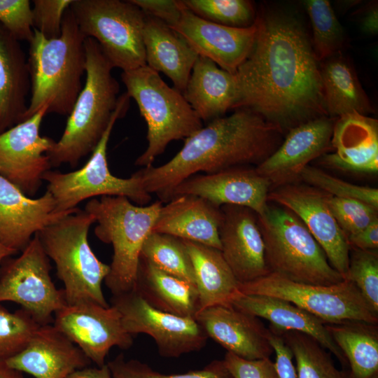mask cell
<instances>
[{"label":"cell","instance_id":"1","mask_svg":"<svg viewBox=\"0 0 378 378\" xmlns=\"http://www.w3.org/2000/svg\"><path fill=\"white\" fill-rule=\"evenodd\" d=\"M255 23L253 46L235 73L236 109H250L284 133L328 116L320 62L302 21L290 11L267 8Z\"/></svg>","mask_w":378,"mask_h":378},{"label":"cell","instance_id":"2","mask_svg":"<svg viewBox=\"0 0 378 378\" xmlns=\"http://www.w3.org/2000/svg\"><path fill=\"white\" fill-rule=\"evenodd\" d=\"M283 134L279 127L257 113L237 108L184 139L181 149L165 164L143 167L139 172L146 191L166 203L179 183L199 172L258 166L280 146Z\"/></svg>","mask_w":378,"mask_h":378},{"label":"cell","instance_id":"3","mask_svg":"<svg viewBox=\"0 0 378 378\" xmlns=\"http://www.w3.org/2000/svg\"><path fill=\"white\" fill-rule=\"evenodd\" d=\"M85 40L69 8L64 14L58 38H46L34 29L27 57L30 97L22 121L44 106L48 107V113L70 114L84 85Z\"/></svg>","mask_w":378,"mask_h":378},{"label":"cell","instance_id":"4","mask_svg":"<svg viewBox=\"0 0 378 378\" xmlns=\"http://www.w3.org/2000/svg\"><path fill=\"white\" fill-rule=\"evenodd\" d=\"M85 49L84 85L61 138L47 153L52 167L69 164L75 167L81 158L92 153L118 105L120 86L113 76V66L94 39L86 38Z\"/></svg>","mask_w":378,"mask_h":378},{"label":"cell","instance_id":"5","mask_svg":"<svg viewBox=\"0 0 378 378\" xmlns=\"http://www.w3.org/2000/svg\"><path fill=\"white\" fill-rule=\"evenodd\" d=\"M163 203L134 204L123 196H102L89 200L85 210L95 218L96 237L113 246L109 272L104 279L113 295L134 289L141 249Z\"/></svg>","mask_w":378,"mask_h":378},{"label":"cell","instance_id":"6","mask_svg":"<svg viewBox=\"0 0 378 378\" xmlns=\"http://www.w3.org/2000/svg\"><path fill=\"white\" fill-rule=\"evenodd\" d=\"M94 223L91 214L79 209L36 233L46 254L55 264L67 305L93 302L109 306L102 287L109 265L99 260L88 241Z\"/></svg>","mask_w":378,"mask_h":378},{"label":"cell","instance_id":"7","mask_svg":"<svg viewBox=\"0 0 378 378\" xmlns=\"http://www.w3.org/2000/svg\"><path fill=\"white\" fill-rule=\"evenodd\" d=\"M270 272L314 285H332L344 280L330 264L323 250L303 222L281 206H268L257 215Z\"/></svg>","mask_w":378,"mask_h":378},{"label":"cell","instance_id":"8","mask_svg":"<svg viewBox=\"0 0 378 378\" xmlns=\"http://www.w3.org/2000/svg\"><path fill=\"white\" fill-rule=\"evenodd\" d=\"M121 79L147 125L148 146L136 158V165H153L171 141L186 139L203 127L183 94L146 64L122 71Z\"/></svg>","mask_w":378,"mask_h":378},{"label":"cell","instance_id":"9","mask_svg":"<svg viewBox=\"0 0 378 378\" xmlns=\"http://www.w3.org/2000/svg\"><path fill=\"white\" fill-rule=\"evenodd\" d=\"M130 101L126 92L120 95L108 126L83 167L68 173L49 170L43 174V181L48 183L47 191L53 197L57 212L73 210L83 200L99 195L123 196L141 206L150 203L151 195L145 189L139 171L123 178L113 175L108 166L110 136L116 120L126 114Z\"/></svg>","mask_w":378,"mask_h":378},{"label":"cell","instance_id":"10","mask_svg":"<svg viewBox=\"0 0 378 378\" xmlns=\"http://www.w3.org/2000/svg\"><path fill=\"white\" fill-rule=\"evenodd\" d=\"M80 31L99 44L113 67L122 71L146 64L143 30L146 15L130 1L72 0Z\"/></svg>","mask_w":378,"mask_h":378},{"label":"cell","instance_id":"11","mask_svg":"<svg viewBox=\"0 0 378 378\" xmlns=\"http://www.w3.org/2000/svg\"><path fill=\"white\" fill-rule=\"evenodd\" d=\"M238 288L246 295H267L289 301L326 324L355 321L378 323V314L348 279L332 285H314L270 272L254 281L239 284Z\"/></svg>","mask_w":378,"mask_h":378},{"label":"cell","instance_id":"12","mask_svg":"<svg viewBox=\"0 0 378 378\" xmlns=\"http://www.w3.org/2000/svg\"><path fill=\"white\" fill-rule=\"evenodd\" d=\"M50 270V258L36 234L18 257H9L0 265V302L17 303L41 326L50 324L52 314L66 305Z\"/></svg>","mask_w":378,"mask_h":378},{"label":"cell","instance_id":"13","mask_svg":"<svg viewBox=\"0 0 378 378\" xmlns=\"http://www.w3.org/2000/svg\"><path fill=\"white\" fill-rule=\"evenodd\" d=\"M111 301L120 314L125 330L132 336L139 333L150 336L162 357L178 358L200 351L206 344L209 337L194 318L159 310L136 289L113 295Z\"/></svg>","mask_w":378,"mask_h":378},{"label":"cell","instance_id":"14","mask_svg":"<svg viewBox=\"0 0 378 378\" xmlns=\"http://www.w3.org/2000/svg\"><path fill=\"white\" fill-rule=\"evenodd\" d=\"M48 108L43 106L0 134V175L29 197L38 191L43 174L52 167L47 153L55 141L39 132Z\"/></svg>","mask_w":378,"mask_h":378},{"label":"cell","instance_id":"15","mask_svg":"<svg viewBox=\"0 0 378 378\" xmlns=\"http://www.w3.org/2000/svg\"><path fill=\"white\" fill-rule=\"evenodd\" d=\"M54 315L52 325L97 367L106 364L111 348L127 349L133 345V336L125 330L118 310L112 305L66 304Z\"/></svg>","mask_w":378,"mask_h":378},{"label":"cell","instance_id":"16","mask_svg":"<svg viewBox=\"0 0 378 378\" xmlns=\"http://www.w3.org/2000/svg\"><path fill=\"white\" fill-rule=\"evenodd\" d=\"M328 194L299 183L270 190L268 202L293 212L323 250L331 266L347 278L350 246L328 204Z\"/></svg>","mask_w":378,"mask_h":378},{"label":"cell","instance_id":"17","mask_svg":"<svg viewBox=\"0 0 378 378\" xmlns=\"http://www.w3.org/2000/svg\"><path fill=\"white\" fill-rule=\"evenodd\" d=\"M335 121L322 116L290 129L277 149L255 167L256 172L270 182L272 189L298 183L309 163L331 148Z\"/></svg>","mask_w":378,"mask_h":378},{"label":"cell","instance_id":"18","mask_svg":"<svg viewBox=\"0 0 378 378\" xmlns=\"http://www.w3.org/2000/svg\"><path fill=\"white\" fill-rule=\"evenodd\" d=\"M270 182L255 167L239 166L211 174H196L179 183L171 192L174 196L200 197L214 206L238 205L261 215L268 206ZM167 201V202H168Z\"/></svg>","mask_w":378,"mask_h":378},{"label":"cell","instance_id":"19","mask_svg":"<svg viewBox=\"0 0 378 378\" xmlns=\"http://www.w3.org/2000/svg\"><path fill=\"white\" fill-rule=\"evenodd\" d=\"M220 210V251L239 284L269 274L257 214L249 208L238 205H223Z\"/></svg>","mask_w":378,"mask_h":378},{"label":"cell","instance_id":"20","mask_svg":"<svg viewBox=\"0 0 378 378\" xmlns=\"http://www.w3.org/2000/svg\"><path fill=\"white\" fill-rule=\"evenodd\" d=\"M170 28L198 55L231 74L236 73L249 55L257 32L255 22L245 28L225 26L196 15L186 6L177 24Z\"/></svg>","mask_w":378,"mask_h":378},{"label":"cell","instance_id":"21","mask_svg":"<svg viewBox=\"0 0 378 378\" xmlns=\"http://www.w3.org/2000/svg\"><path fill=\"white\" fill-rule=\"evenodd\" d=\"M78 209L57 212L55 201L47 190L32 199L0 175V241L18 253L36 233Z\"/></svg>","mask_w":378,"mask_h":378},{"label":"cell","instance_id":"22","mask_svg":"<svg viewBox=\"0 0 378 378\" xmlns=\"http://www.w3.org/2000/svg\"><path fill=\"white\" fill-rule=\"evenodd\" d=\"M195 319L208 337L239 357L259 360L270 358L274 352L269 328L258 317L232 306L207 307L198 312Z\"/></svg>","mask_w":378,"mask_h":378},{"label":"cell","instance_id":"23","mask_svg":"<svg viewBox=\"0 0 378 378\" xmlns=\"http://www.w3.org/2000/svg\"><path fill=\"white\" fill-rule=\"evenodd\" d=\"M331 148L334 150L332 153L320 157L323 165L354 173H377V120L357 113L337 118Z\"/></svg>","mask_w":378,"mask_h":378},{"label":"cell","instance_id":"24","mask_svg":"<svg viewBox=\"0 0 378 378\" xmlns=\"http://www.w3.org/2000/svg\"><path fill=\"white\" fill-rule=\"evenodd\" d=\"M6 361L11 368L35 378H66L91 363L75 344L51 323L41 326L26 347Z\"/></svg>","mask_w":378,"mask_h":378},{"label":"cell","instance_id":"25","mask_svg":"<svg viewBox=\"0 0 378 378\" xmlns=\"http://www.w3.org/2000/svg\"><path fill=\"white\" fill-rule=\"evenodd\" d=\"M221 219L220 208L208 201L191 195H176L162 205L152 232L220 251L218 230Z\"/></svg>","mask_w":378,"mask_h":378},{"label":"cell","instance_id":"26","mask_svg":"<svg viewBox=\"0 0 378 378\" xmlns=\"http://www.w3.org/2000/svg\"><path fill=\"white\" fill-rule=\"evenodd\" d=\"M235 309L270 321L281 330L297 331L315 339L324 349L334 354L343 364L347 363L334 342L326 323L293 303L281 298L240 293L232 302Z\"/></svg>","mask_w":378,"mask_h":378},{"label":"cell","instance_id":"27","mask_svg":"<svg viewBox=\"0 0 378 378\" xmlns=\"http://www.w3.org/2000/svg\"><path fill=\"white\" fill-rule=\"evenodd\" d=\"M31 80L20 41L0 23V134L22 122Z\"/></svg>","mask_w":378,"mask_h":378},{"label":"cell","instance_id":"28","mask_svg":"<svg viewBox=\"0 0 378 378\" xmlns=\"http://www.w3.org/2000/svg\"><path fill=\"white\" fill-rule=\"evenodd\" d=\"M183 95L202 121L210 122L223 117L230 109L237 108L235 74L199 55Z\"/></svg>","mask_w":378,"mask_h":378},{"label":"cell","instance_id":"29","mask_svg":"<svg viewBox=\"0 0 378 378\" xmlns=\"http://www.w3.org/2000/svg\"><path fill=\"white\" fill-rule=\"evenodd\" d=\"M143 41L146 65L164 74L183 94L199 55L167 24L146 15Z\"/></svg>","mask_w":378,"mask_h":378},{"label":"cell","instance_id":"30","mask_svg":"<svg viewBox=\"0 0 378 378\" xmlns=\"http://www.w3.org/2000/svg\"><path fill=\"white\" fill-rule=\"evenodd\" d=\"M190 256L198 293L199 312L207 307L232 306L240 293L239 282L217 248L183 240Z\"/></svg>","mask_w":378,"mask_h":378},{"label":"cell","instance_id":"31","mask_svg":"<svg viewBox=\"0 0 378 378\" xmlns=\"http://www.w3.org/2000/svg\"><path fill=\"white\" fill-rule=\"evenodd\" d=\"M134 289L152 307L184 317L199 312L196 286L166 273L140 258Z\"/></svg>","mask_w":378,"mask_h":378},{"label":"cell","instance_id":"32","mask_svg":"<svg viewBox=\"0 0 378 378\" xmlns=\"http://www.w3.org/2000/svg\"><path fill=\"white\" fill-rule=\"evenodd\" d=\"M320 74L328 116L337 119L353 113L368 115L373 111L353 65L341 52L321 62Z\"/></svg>","mask_w":378,"mask_h":378},{"label":"cell","instance_id":"33","mask_svg":"<svg viewBox=\"0 0 378 378\" xmlns=\"http://www.w3.org/2000/svg\"><path fill=\"white\" fill-rule=\"evenodd\" d=\"M349 363L351 378H378V326L364 321L326 324Z\"/></svg>","mask_w":378,"mask_h":378},{"label":"cell","instance_id":"34","mask_svg":"<svg viewBox=\"0 0 378 378\" xmlns=\"http://www.w3.org/2000/svg\"><path fill=\"white\" fill-rule=\"evenodd\" d=\"M272 328L290 349L296 361L298 378H349V372L339 370L326 349L311 336Z\"/></svg>","mask_w":378,"mask_h":378},{"label":"cell","instance_id":"35","mask_svg":"<svg viewBox=\"0 0 378 378\" xmlns=\"http://www.w3.org/2000/svg\"><path fill=\"white\" fill-rule=\"evenodd\" d=\"M140 258L195 285L192 262L183 239L151 232L144 243Z\"/></svg>","mask_w":378,"mask_h":378},{"label":"cell","instance_id":"36","mask_svg":"<svg viewBox=\"0 0 378 378\" xmlns=\"http://www.w3.org/2000/svg\"><path fill=\"white\" fill-rule=\"evenodd\" d=\"M303 4L310 19L312 45L319 62L341 52L344 33L330 3L327 0H306Z\"/></svg>","mask_w":378,"mask_h":378},{"label":"cell","instance_id":"37","mask_svg":"<svg viewBox=\"0 0 378 378\" xmlns=\"http://www.w3.org/2000/svg\"><path fill=\"white\" fill-rule=\"evenodd\" d=\"M183 3L196 15L225 26L245 28L253 25L256 14L247 0H184Z\"/></svg>","mask_w":378,"mask_h":378},{"label":"cell","instance_id":"38","mask_svg":"<svg viewBox=\"0 0 378 378\" xmlns=\"http://www.w3.org/2000/svg\"><path fill=\"white\" fill-rule=\"evenodd\" d=\"M113 378H232L223 360L210 362L203 368L181 374H164L136 359H126L122 354L106 363Z\"/></svg>","mask_w":378,"mask_h":378},{"label":"cell","instance_id":"39","mask_svg":"<svg viewBox=\"0 0 378 378\" xmlns=\"http://www.w3.org/2000/svg\"><path fill=\"white\" fill-rule=\"evenodd\" d=\"M40 326L24 309L11 312L0 304V360L21 352Z\"/></svg>","mask_w":378,"mask_h":378},{"label":"cell","instance_id":"40","mask_svg":"<svg viewBox=\"0 0 378 378\" xmlns=\"http://www.w3.org/2000/svg\"><path fill=\"white\" fill-rule=\"evenodd\" d=\"M300 181L330 196L356 199L378 209L377 188L349 183L335 177L319 168L309 165L302 171Z\"/></svg>","mask_w":378,"mask_h":378},{"label":"cell","instance_id":"41","mask_svg":"<svg viewBox=\"0 0 378 378\" xmlns=\"http://www.w3.org/2000/svg\"><path fill=\"white\" fill-rule=\"evenodd\" d=\"M346 279L352 281L376 314H378L377 250L350 248Z\"/></svg>","mask_w":378,"mask_h":378},{"label":"cell","instance_id":"42","mask_svg":"<svg viewBox=\"0 0 378 378\" xmlns=\"http://www.w3.org/2000/svg\"><path fill=\"white\" fill-rule=\"evenodd\" d=\"M328 204L346 239L378 219V209L360 200L329 195Z\"/></svg>","mask_w":378,"mask_h":378},{"label":"cell","instance_id":"43","mask_svg":"<svg viewBox=\"0 0 378 378\" xmlns=\"http://www.w3.org/2000/svg\"><path fill=\"white\" fill-rule=\"evenodd\" d=\"M0 23L18 41L34 35L32 7L29 0H0Z\"/></svg>","mask_w":378,"mask_h":378},{"label":"cell","instance_id":"44","mask_svg":"<svg viewBox=\"0 0 378 378\" xmlns=\"http://www.w3.org/2000/svg\"><path fill=\"white\" fill-rule=\"evenodd\" d=\"M72 0H34L32 19L34 29L46 38H58L62 31L64 14Z\"/></svg>","mask_w":378,"mask_h":378},{"label":"cell","instance_id":"45","mask_svg":"<svg viewBox=\"0 0 378 378\" xmlns=\"http://www.w3.org/2000/svg\"><path fill=\"white\" fill-rule=\"evenodd\" d=\"M223 361L232 378H279L270 358L246 360L227 351Z\"/></svg>","mask_w":378,"mask_h":378},{"label":"cell","instance_id":"46","mask_svg":"<svg viewBox=\"0 0 378 378\" xmlns=\"http://www.w3.org/2000/svg\"><path fill=\"white\" fill-rule=\"evenodd\" d=\"M146 15L157 18L169 27L177 24L185 7L183 1L176 0H129Z\"/></svg>","mask_w":378,"mask_h":378},{"label":"cell","instance_id":"47","mask_svg":"<svg viewBox=\"0 0 378 378\" xmlns=\"http://www.w3.org/2000/svg\"><path fill=\"white\" fill-rule=\"evenodd\" d=\"M273 350L276 355L274 365L279 378H298L290 349L279 341L274 344Z\"/></svg>","mask_w":378,"mask_h":378},{"label":"cell","instance_id":"48","mask_svg":"<svg viewBox=\"0 0 378 378\" xmlns=\"http://www.w3.org/2000/svg\"><path fill=\"white\" fill-rule=\"evenodd\" d=\"M350 248L377 250L378 219L358 233L347 239Z\"/></svg>","mask_w":378,"mask_h":378},{"label":"cell","instance_id":"49","mask_svg":"<svg viewBox=\"0 0 378 378\" xmlns=\"http://www.w3.org/2000/svg\"><path fill=\"white\" fill-rule=\"evenodd\" d=\"M360 26L362 30L368 34L374 35L378 31V8L377 4L373 3L365 10L361 17Z\"/></svg>","mask_w":378,"mask_h":378},{"label":"cell","instance_id":"50","mask_svg":"<svg viewBox=\"0 0 378 378\" xmlns=\"http://www.w3.org/2000/svg\"><path fill=\"white\" fill-rule=\"evenodd\" d=\"M66 378H113L111 372L106 363L102 367L89 368L85 367L78 369Z\"/></svg>","mask_w":378,"mask_h":378},{"label":"cell","instance_id":"51","mask_svg":"<svg viewBox=\"0 0 378 378\" xmlns=\"http://www.w3.org/2000/svg\"><path fill=\"white\" fill-rule=\"evenodd\" d=\"M0 378H24L22 372L11 368L6 360H0Z\"/></svg>","mask_w":378,"mask_h":378},{"label":"cell","instance_id":"52","mask_svg":"<svg viewBox=\"0 0 378 378\" xmlns=\"http://www.w3.org/2000/svg\"><path fill=\"white\" fill-rule=\"evenodd\" d=\"M16 253V251L6 246L0 241V265L5 259Z\"/></svg>","mask_w":378,"mask_h":378},{"label":"cell","instance_id":"53","mask_svg":"<svg viewBox=\"0 0 378 378\" xmlns=\"http://www.w3.org/2000/svg\"><path fill=\"white\" fill-rule=\"evenodd\" d=\"M349 378H351V376L349 375Z\"/></svg>","mask_w":378,"mask_h":378}]
</instances>
